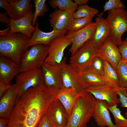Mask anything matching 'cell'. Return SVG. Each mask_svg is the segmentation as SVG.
Segmentation results:
<instances>
[{"label":"cell","instance_id":"obj_30","mask_svg":"<svg viewBox=\"0 0 127 127\" xmlns=\"http://www.w3.org/2000/svg\"><path fill=\"white\" fill-rule=\"evenodd\" d=\"M46 0H34L35 11L32 22V25L34 26L38 17L43 16L48 11L47 5L45 4Z\"/></svg>","mask_w":127,"mask_h":127},{"label":"cell","instance_id":"obj_17","mask_svg":"<svg viewBox=\"0 0 127 127\" xmlns=\"http://www.w3.org/2000/svg\"><path fill=\"white\" fill-rule=\"evenodd\" d=\"M73 14L69 11L56 9L49 15L48 20L51 27L56 31H67L74 18Z\"/></svg>","mask_w":127,"mask_h":127},{"label":"cell","instance_id":"obj_25","mask_svg":"<svg viewBox=\"0 0 127 127\" xmlns=\"http://www.w3.org/2000/svg\"><path fill=\"white\" fill-rule=\"evenodd\" d=\"M103 61L104 79L106 84L114 88L120 87L116 71L109 63Z\"/></svg>","mask_w":127,"mask_h":127},{"label":"cell","instance_id":"obj_21","mask_svg":"<svg viewBox=\"0 0 127 127\" xmlns=\"http://www.w3.org/2000/svg\"><path fill=\"white\" fill-rule=\"evenodd\" d=\"M20 66L14 61L0 56V82L8 84L19 73Z\"/></svg>","mask_w":127,"mask_h":127},{"label":"cell","instance_id":"obj_2","mask_svg":"<svg viewBox=\"0 0 127 127\" xmlns=\"http://www.w3.org/2000/svg\"><path fill=\"white\" fill-rule=\"evenodd\" d=\"M30 38L19 32L9 33L0 37V54L20 66L22 56L28 49Z\"/></svg>","mask_w":127,"mask_h":127},{"label":"cell","instance_id":"obj_22","mask_svg":"<svg viewBox=\"0 0 127 127\" xmlns=\"http://www.w3.org/2000/svg\"><path fill=\"white\" fill-rule=\"evenodd\" d=\"M102 12L97 15L95 20L96 26L94 32L91 39L93 44L97 47L100 46L109 36L110 28L105 19L102 17Z\"/></svg>","mask_w":127,"mask_h":127},{"label":"cell","instance_id":"obj_10","mask_svg":"<svg viewBox=\"0 0 127 127\" xmlns=\"http://www.w3.org/2000/svg\"><path fill=\"white\" fill-rule=\"evenodd\" d=\"M85 90L91 94L96 100L106 101L108 107L120 103L115 88L109 84L87 86Z\"/></svg>","mask_w":127,"mask_h":127},{"label":"cell","instance_id":"obj_33","mask_svg":"<svg viewBox=\"0 0 127 127\" xmlns=\"http://www.w3.org/2000/svg\"><path fill=\"white\" fill-rule=\"evenodd\" d=\"M103 13L106 11L116 9H125V7L123 3L120 0H109L106 2L103 7Z\"/></svg>","mask_w":127,"mask_h":127},{"label":"cell","instance_id":"obj_15","mask_svg":"<svg viewBox=\"0 0 127 127\" xmlns=\"http://www.w3.org/2000/svg\"><path fill=\"white\" fill-rule=\"evenodd\" d=\"M47 113L53 127H66L69 116L63 106L56 98L50 104Z\"/></svg>","mask_w":127,"mask_h":127},{"label":"cell","instance_id":"obj_31","mask_svg":"<svg viewBox=\"0 0 127 127\" xmlns=\"http://www.w3.org/2000/svg\"><path fill=\"white\" fill-rule=\"evenodd\" d=\"M109 111L112 114L114 118L115 125L117 127H127V119L121 114L117 105L108 107Z\"/></svg>","mask_w":127,"mask_h":127},{"label":"cell","instance_id":"obj_7","mask_svg":"<svg viewBox=\"0 0 127 127\" xmlns=\"http://www.w3.org/2000/svg\"><path fill=\"white\" fill-rule=\"evenodd\" d=\"M16 84L18 88V96L31 88L37 87L44 84L43 75L41 68L19 73L16 76Z\"/></svg>","mask_w":127,"mask_h":127},{"label":"cell","instance_id":"obj_32","mask_svg":"<svg viewBox=\"0 0 127 127\" xmlns=\"http://www.w3.org/2000/svg\"><path fill=\"white\" fill-rule=\"evenodd\" d=\"M92 18L89 17L73 18L67 31H75L83 28L92 22Z\"/></svg>","mask_w":127,"mask_h":127},{"label":"cell","instance_id":"obj_14","mask_svg":"<svg viewBox=\"0 0 127 127\" xmlns=\"http://www.w3.org/2000/svg\"><path fill=\"white\" fill-rule=\"evenodd\" d=\"M34 13L30 10L24 17L16 20L10 18L8 24L10 27L9 33L19 32L26 35L30 38L35 31L36 28L32 25Z\"/></svg>","mask_w":127,"mask_h":127},{"label":"cell","instance_id":"obj_39","mask_svg":"<svg viewBox=\"0 0 127 127\" xmlns=\"http://www.w3.org/2000/svg\"><path fill=\"white\" fill-rule=\"evenodd\" d=\"M8 122V119L0 118V127H7Z\"/></svg>","mask_w":127,"mask_h":127},{"label":"cell","instance_id":"obj_41","mask_svg":"<svg viewBox=\"0 0 127 127\" xmlns=\"http://www.w3.org/2000/svg\"><path fill=\"white\" fill-rule=\"evenodd\" d=\"M0 7L6 11L7 5L5 0H0Z\"/></svg>","mask_w":127,"mask_h":127},{"label":"cell","instance_id":"obj_35","mask_svg":"<svg viewBox=\"0 0 127 127\" xmlns=\"http://www.w3.org/2000/svg\"><path fill=\"white\" fill-rule=\"evenodd\" d=\"M36 127H53L47 112L41 119Z\"/></svg>","mask_w":127,"mask_h":127},{"label":"cell","instance_id":"obj_29","mask_svg":"<svg viewBox=\"0 0 127 127\" xmlns=\"http://www.w3.org/2000/svg\"><path fill=\"white\" fill-rule=\"evenodd\" d=\"M120 87L127 88V64L126 61L121 59L116 68Z\"/></svg>","mask_w":127,"mask_h":127},{"label":"cell","instance_id":"obj_42","mask_svg":"<svg viewBox=\"0 0 127 127\" xmlns=\"http://www.w3.org/2000/svg\"><path fill=\"white\" fill-rule=\"evenodd\" d=\"M126 61V64H127V61Z\"/></svg>","mask_w":127,"mask_h":127},{"label":"cell","instance_id":"obj_27","mask_svg":"<svg viewBox=\"0 0 127 127\" xmlns=\"http://www.w3.org/2000/svg\"><path fill=\"white\" fill-rule=\"evenodd\" d=\"M99 12L98 10L90 7L87 4L78 6L73 14L74 18L85 17L93 18Z\"/></svg>","mask_w":127,"mask_h":127},{"label":"cell","instance_id":"obj_16","mask_svg":"<svg viewBox=\"0 0 127 127\" xmlns=\"http://www.w3.org/2000/svg\"><path fill=\"white\" fill-rule=\"evenodd\" d=\"M7 5L5 13L11 19L16 20L24 16L32 9L30 0H5Z\"/></svg>","mask_w":127,"mask_h":127},{"label":"cell","instance_id":"obj_24","mask_svg":"<svg viewBox=\"0 0 127 127\" xmlns=\"http://www.w3.org/2000/svg\"><path fill=\"white\" fill-rule=\"evenodd\" d=\"M78 73L85 88L87 86L106 84L104 79L97 74L86 71L78 72Z\"/></svg>","mask_w":127,"mask_h":127},{"label":"cell","instance_id":"obj_40","mask_svg":"<svg viewBox=\"0 0 127 127\" xmlns=\"http://www.w3.org/2000/svg\"><path fill=\"white\" fill-rule=\"evenodd\" d=\"M89 1L88 0H74V1L79 6L86 4Z\"/></svg>","mask_w":127,"mask_h":127},{"label":"cell","instance_id":"obj_38","mask_svg":"<svg viewBox=\"0 0 127 127\" xmlns=\"http://www.w3.org/2000/svg\"><path fill=\"white\" fill-rule=\"evenodd\" d=\"M6 13L0 12V21L4 24H9L10 22V18H9Z\"/></svg>","mask_w":127,"mask_h":127},{"label":"cell","instance_id":"obj_23","mask_svg":"<svg viewBox=\"0 0 127 127\" xmlns=\"http://www.w3.org/2000/svg\"><path fill=\"white\" fill-rule=\"evenodd\" d=\"M82 94L78 93L75 89L71 88L64 87L59 91L56 98L63 106L69 117L78 99Z\"/></svg>","mask_w":127,"mask_h":127},{"label":"cell","instance_id":"obj_5","mask_svg":"<svg viewBox=\"0 0 127 127\" xmlns=\"http://www.w3.org/2000/svg\"><path fill=\"white\" fill-rule=\"evenodd\" d=\"M49 48V46L42 44L31 46L22 56L20 65L19 73L40 68L48 55Z\"/></svg>","mask_w":127,"mask_h":127},{"label":"cell","instance_id":"obj_3","mask_svg":"<svg viewBox=\"0 0 127 127\" xmlns=\"http://www.w3.org/2000/svg\"><path fill=\"white\" fill-rule=\"evenodd\" d=\"M96 99L86 91L78 97L69 117L66 127H86L93 117Z\"/></svg>","mask_w":127,"mask_h":127},{"label":"cell","instance_id":"obj_13","mask_svg":"<svg viewBox=\"0 0 127 127\" xmlns=\"http://www.w3.org/2000/svg\"><path fill=\"white\" fill-rule=\"evenodd\" d=\"M60 64L45 62L41 66L40 68L44 84L47 86L59 90L64 88L60 75Z\"/></svg>","mask_w":127,"mask_h":127},{"label":"cell","instance_id":"obj_11","mask_svg":"<svg viewBox=\"0 0 127 127\" xmlns=\"http://www.w3.org/2000/svg\"><path fill=\"white\" fill-rule=\"evenodd\" d=\"M97 56L109 63L116 71L122 59L118 47L108 36L103 43L97 47Z\"/></svg>","mask_w":127,"mask_h":127},{"label":"cell","instance_id":"obj_37","mask_svg":"<svg viewBox=\"0 0 127 127\" xmlns=\"http://www.w3.org/2000/svg\"><path fill=\"white\" fill-rule=\"evenodd\" d=\"M10 84H8L0 82V97L1 98L4 94L11 87Z\"/></svg>","mask_w":127,"mask_h":127},{"label":"cell","instance_id":"obj_4","mask_svg":"<svg viewBox=\"0 0 127 127\" xmlns=\"http://www.w3.org/2000/svg\"><path fill=\"white\" fill-rule=\"evenodd\" d=\"M105 19L110 27L109 36L119 47L122 43L123 35L127 31V12L123 9L109 11Z\"/></svg>","mask_w":127,"mask_h":127},{"label":"cell","instance_id":"obj_9","mask_svg":"<svg viewBox=\"0 0 127 127\" xmlns=\"http://www.w3.org/2000/svg\"><path fill=\"white\" fill-rule=\"evenodd\" d=\"M96 26L95 22L91 23L85 27L75 31H68L66 37L72 44L69 51L71 56L74 54L85 43L91 39Z\"/></svg>","mask_w":127,"mask_h":127},{"label":"cell","instance_id":"obj_8","mask_svg":"<svg viewBox=\"0 0 127 127\" xmlns=\"http://www.w3.org/2000/svg\"><path fill=\"white\" fill-rule=\"evenodd\" d=\"M66 60L64 57L60 64V75L64 87L74 88L78 93L82 94L85 91L78 72L69 64L66 63Z\"/></svg>","mask_w":127,"mask_h":127},{"label":"cell","instance_id":"obj_26","mask_svg":"<svg viewBox=\"0 0 127 127\" xmlns=\"http://www.w3.org/2000/svg\"><path fill=\"white\" fill-rule=\"evenodd\" d=\"M52 8L69 12L73 13L77 9L78 6L71 0H51L49 2Z\"/></svg>","mask_w":127,"mask_h":127},{"label":"cell","instance_id":"obj_12","mask_svg":"<svg viewBox=\"0 0 127 127\" xmlns=\"http://www.w3.org/2000/svg\"><path fill=\"white\" fill-rule=\"evenodd\" d=\"M71 44V40L66 35L55 39L49 46L48 54L45 62L60 65L64 58L65 50Z\"/></svg>","mask_w":127,"mask_h":127},{"label":"cell","instance_id":"obj_18","mask_svg":"<svg viewBox=\"0 0 127 127\" xmlns=\"http://www.w3.org/2000/svg\"><path fill=\"white\" fill-rule=\"evenodd\" d=\"M36 29L30 38L28 47L34 45L42 44L49 46L52 41L57 37L66 35L67 31H59L53 30L49 32H45L41 31L39 28V23L37 20Z\"/></svg>","mask_w":127,"mask_h":127},{"label":"cell","instance_id":"obj_6","mask_svg":"<svg viewBox=\"0 0 127 127\" xmlns=\"http://www.w3.org/2000/svg\"><path fill=\"white\" fill-rule=\"evenodd\" d=\"M96 56L97 47L92 43L90 39L71 56L69 64L78 72L84 71Z\"/></svg>","mask_w":127,"mask_h":127},{"label":"cell","instance_id":"obj_43","mask_svg":"<svg viewBox=\"0 0 127 127\" xmlns=\"http://www.w3.org/2000/svg\"><path fill=\"white\" fill-rule=\"evenodd\" d=\"M127 91V88H125Z\"/></svg>","mask_w":127,"mask_h":127},{"label":"cell","instance_id":"obj_19","mask_svg":"<svg viewBox=\"0 0 127 127\" xmlns=\"http://www.w3.org/2000/svg\"><path fill=\"white\" fill-rule=\"evenodd\" d=\"M18 96V88L15 83L12 85L11 88L0 98V118L8 119L14 108Z\"/></svg>","mask_w":127,"mask_h":127},{"label":"cell","instance_id":"obj_1","mask_svg":"<svg viewBox=\"0 0 127 127\" xmlns=\"http://www.w3.org/2000/svg\"><path fill=\"white\" fill-rule=\"evenodd\" d=\"M59 90L44 84L18 96L7 127H36Z\"/></svg>","mask_w":127,"mask_h":127},{"label":"cell","instance_id":"obj_20","mask_svg":"<svg viewBox=\"0 0 127 127\" xmlns=\"http://www.w3.org/2000/svg\"><path fill=\"white\" fill-rule=\"evenodd\" d=\"M106 101L96 99L93 117L98 126L117 127L112 121Z\"/></svg>","mask_w":127,"mask_h":127},{"label":"cell","instance_id":"obj_36","mask_svg":"<svg viewBox=\"0 0 127 127\" xmlns=\"http://www.w3.org/2000/svg\"><path fill=\"white\" fill-rule=\"evenodd\" d=\"M120 52L122 59L127 61V38L123 41L121 44L118 47Z\"/></svg>","mask_w":127,"mask_h":127},{"label":"cell","instance_id":"obj_28","mask_svg":"<svg viewBox=\"0 0 127 127\" xmlns=\"http://www.w3.org/2000/svg\"><path fill=\"white\" fill-rule=\"evenodd\" d=\"M104 69L103 60L100 58L96 56L94 58L84 71L89 72L97 74L104 79Z\"/></svg>","mask_w":127,"mask_h":127},{"label":"cell","instance_id":"obj_34","mask_svg":"<svg viewBox=\"0 0 127 127\" xmlns=\"http://www.w3.org/2000/svg\"><path fill=\"white\" fill-rule=\"evenodd\" d=\"M115 88L118 95L121 106L127 108V91L120 87ZM125 116L127 119V111L125 113Z\"/></svg>","mask_w":127,"mask_h":127}]
</instances>
